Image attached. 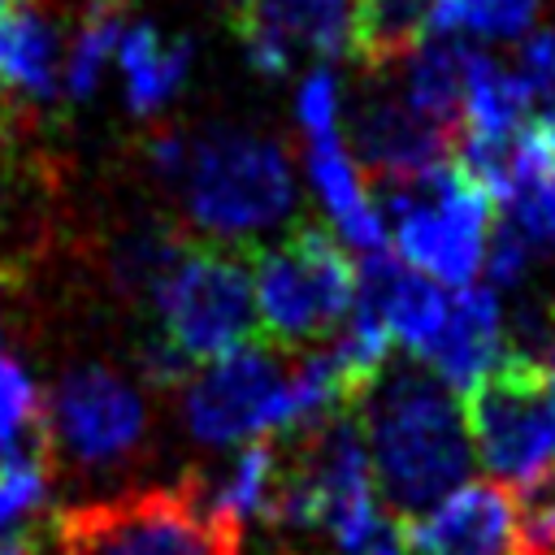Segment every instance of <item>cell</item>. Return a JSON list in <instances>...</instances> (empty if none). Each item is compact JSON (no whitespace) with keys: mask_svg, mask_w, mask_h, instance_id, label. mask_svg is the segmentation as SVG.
Instances as JSON below:
<instances>
[{"mask_svg":"<svg viewBox=\"0 0 555 555\" xmlns=\"http://www.w3.org/2000/svg\"><path fill=\"white\" fill-rule=\"evenodd\" d=\"M503 360V312L490 286H460L447 295V321L425 351V364L451 386L473 390Z\"/></svg>","mask_w":555,"mask_h":555,"instance_id":"9a60e30c","label":"cell"},{"mask_svg":"<svg viewBox=\"0 0 555 555\" xmlns=\"http://www.w3.org/2000/svg\"><path fill=\"white\" fill-rule=\"evenodd\" d=\"M295 373L299 360H291L273 343H243L186 382V425L208 447L230 442H256L269 429H295Z\"/></svg>","mask_w":555,"mask_h":555,"instance_id":"ba28073f","label":"cell"},{"mask_svg":"<svg viewBox=\"0 0 555 555\" xmlns=\"http://www.w3.org/2000/svg\"><path fill=\"white\" fill-rule=\"evenodd\" d=\"M295 113H299L304 134H325V130H338V113H343V87H338V74H334L330 65H317V69H312V74L299 82Z\"/></svg>","mask_w":555,"mask_h":555,"instance_id":"d4e9b609","label":"cell"},{"mask_svg":"<svg viewBox=\"0 0 555 555\" xmlns=\"http://www.w3.org/2000/svg\"><path fill=\"white\" fill-rule=\"evenodd\" d=\"M373 208L395 230V256L438 286H468L486 264V243L494 230V199L455 165H438L412 178L373 182Z\"/></svg>","mask_w":555,"mask_h":555,"instance_id":"5b68a950","label":"cell"},{"mask_svg":"<svg viewBox=\"0 0 555 555\" xmlns=\"http://www.w3.org/2000/svg\"><path fill=\"white\" fill-rule=\"evenodd\" d=\"M152 304L160 312L165 343L178 347L191 364L243 347L260 325L251 269L234 251L212 243H186L178 264L156 286Z\"/></svg>","mask_w":555,"mask_h":555,"instance_id":"9c48e42d","label":"cell"},{"mask_svg":"<svg viewBox=\"0 0 555 555\" xmlns=\"http://www.w3.org/2000/svg\"><path fill=\"white\" fill-rule=\"evenodd\" d=\"M48 421H52V442H61L65 455L87 468H104L134 455L147 434V412L139 390L100 364H82L61 377Z\"/></svg>","mask_w":555,"mask_h":555,"instance_id":"30bf717a","label":"cell"},{"mask_svg":"<svg viewBox=\"0 0 555 555\" xmlns=\"http://www.w3.org/2000/svg\"><path fill=\"white\" fill-rule=\"evenodd\" d=\"M30 4H43V0H0V17H9L17 9H30Z\"/></svg>","mask_w":555,"mask_h":555,"instance_id":"f1b7e54d","label":"cell"},{"mask_svg":"<svg viewBox=\"0 0 555 555\" xmlns=\"http://www.w3.org/2000/svg\"><path fill=\"white\" fill-rule=\"evenodd\" d=\"M256 317L273 347L334 338L356 308V264L325 225H299L251 260Z\"/></svg>","mask_w":555,"mask_h":555,"instance_id":"52a82bcc","label":"cell"},{"mask_svg":"<svg viewBox=\"0 0 555 555\" xmlns=\"http://www.w3.org/2000/svg\"><path fill=\"white\" fill-rule=\"evenodd\" d=\"M412 555H529L520 494L503 481H464L434 512L403 525Z\"/></svg>","mask_w":555,"mask_h":555,"instance_id":"7c38bea8","label":"cell"},{"mask_svg":"<svg viewBox=\"0 0 555 555\" xmlns=\"http://www.w3.org/2000/svg\"><path fill=\"white\" fill-rule=\"evenodd\" d=\"M230 26L256 74L282 78L295 56H351L356 0H234Z\"/></svg>","mask_w":555,"mask_h":555,"instance_id":"8fae6325","label":"cell"},{"mask_svg":"<svg viewBox=\"0 0 555 555\" xmlns=\"http://www.w3.org/2000/svg\"><path fill=\"white\" fill-rule=\"evenodd\" d=\"M65 48L61 30L43 4L0 17V87L26 104H48L61 95Z\"/></svg>","mask_w":555,"mask_h":555,"instance_id":"e0dca14e","label":"cell"},{"mask_svg":"<svg viewBox=\"0 0 555 555\" xmlns=\"http://www.w3.org/2000/svg\"><path fill=\"white\" fill-rule=\"evenodd\" d=\"M130 13H134V0H87V9L78 17V30H74V39L65 48V78H61V87H65L69 100H87L100 87L108 61L121 48V35L134 22Z\"/></svg>","mask_w":555,"mask_h":555,"instance_id":"7402d4cb","label":"cell"},{"mask_svg":"<svg viewBox=\"0 0 555 555\" xmlns=\"http://www.w3.org/2000/svg\"><path fill=\"white\" fill-rule=\"evenodd\" d=\"M308 173L312 186L325 204V212L334 217V225L369 256V251H386V221L373 208V195L360 178V165L351 160L347 143L338 130L325 134H308Z\"/></svg>","mask_w":555,"mask_h":555,"instance_id":"2e32d148","label":"cell"},{"mask_svg":"<svg viewBox=\"0 0 555 555\" xmlns=\"http://www.w3.org/2000/svg\"><path fill=\"white\" fill-rule=\"evenodd\" d=\"M403 546H408V542H403V525H395V520L386 516L382 529L373 533V542H369L360 555H403Z\"/></svg>","mask_w":555,"mask_h":555,"instance_id":"484cf974","label":"cell"},{"mask_svg":"<svg viewBox=\"0 0 555 555\" xmlns=\"http://www.w3.org/2000/svg\"><path fill=\"white\" fill-rule=\"evenodd\" d=\"M52 421L48 399L26 377V369L0 351V455H30L52 460Z\"/></svg>","mask_w":555,"mask_h":555,"instance_id":"603a6c76","label":"cell"},{"mask_svg":"<svg viewBox=\"0 0 555 555\" xmlns=\"http://www.w3.org/2000/svg\"><path fill=\"white\" fill-rule=\"evenodd\" d=\"M473 455L490 481L525 494L555 473V412L546 390V364L529 351H503V360L460 395Z\"/></svg>","mask_w":555,"mask_h":555,"instance_id":"8992f818","label":"cell"},{"mask_svg":"<svg viewBox=\"0 0 555 555\" xmlns=\"http://www.w3.org/2000/svg\"><path fill=\"white\" fill-rule=\"evenodd\" d=\"M173 182L182 186L191 225L230 243L278 225L295 204L286 147L238 126H208L186 134V156Z\"/></svg>","mask_w":555,"mask_h":555,"instance_id":"277c9868","label":"cell"},{"mask_svg":"<svg viewBox=\"0 0 555 555\" xmlns=\"http://www.w3.org/2000/svg\"><path fill=\"white\" fill-rule=\"evenodd\" d=\"M473 43L460 39H425L403 74V100L416 117L438 126L451 143L464 139V78H468Z\"/></svg>","mask_w":555,"mask_h":555,"instance_id":"d6986e66","label":"cell"},{"mask_svg":"<svg viewBox=\"0 0 555 555\" xmlns=\"http://www.w3.org/2000/svg\"><path fill=\"white\" fill-rule=\"evenodd\" d=\"M191 61H195V43L186 35L165 39L152 22H130V30L121 35V48H117L130 113H139V117L160 113L186 82Z\"/></svg>","mask_w":555,"mask_h":555,"instance_id":"ac0fdd59","label":"cell"},{"mask_svg":"<svg viewBox=\"0 0 555 555\" xmlns=\"http://www.w3.org/2000/svg\"><path fill=\"white\" fill-rule=\"evenodd\" d=\"M429 35V0H356L351 61L364 78H386L408 65Z\"/></svg>","mask_w":555,"mask_h":555,"instance_id":"ffe728a7","label":"cell"},{"mask_svg":"<svg viewBox=\"0 0 555 555\" xmlns=\"http://www.w3.org/2000/svg\"><path fill=\"white\" fill-rule=\"evenodd\" d=\"M0 555H39L35 538L17 525V529H0Z\"/></svg>","mask_w":555,"mask_h":555,"instance_id":"4316f807","label":"cell"},{"mask_svg":"<svg viewBox=\"0 0 555 555\" xmlns=\"http://www.w3.org/2000/svg\"><path fill=\"white\" fill-rule=\"evenodd\" d=\"M264 520L317 529L343 555H360L373 542L386 516L356 408L291 429V455H278V481Z\"/></svg>","mask_w":555,"mask_h":555,"instance_id":"7a4b0ae2","label":"cell"},{"mask_svg":"<svg viewBox=\"0 0 555 555\" xmlns=\"http://www.w3.org/2000/svg\"><path fill=\"white\" fill-rule=\"evenodd\" d=\"M52 538L61 555H243V520L199 477L65 507Z\"/></svg>","mask_w":555,"mask_h":555,"instance_id":"3957f363","label":"cell"},{"mask_svg":"<svg viewBox=\"0 0 555 555\" xmlns=\"http://www.w3.org/2000/svg\"><path fill=\"white\" fill-rule=\"evenodd\" d=\"M48 473L52 468H43V464H26V460H4L0 455V529H17V520L43 503Z\"/></svg>","mask_w":555,"mask_h":555,"instance_id":"cb8c5ba5","label":"cell"},{"mask_svg":"<svg viewBox=\"0 0 555 555\" xmlns=\"http://www.w3.org/2000/svg\"><path fill=\"white\" fill-rule=\"evenodd\" d=\"M356 308L382 321L390 343L425 356L447 321V291L395 251H369L356 269Z\"/></svg>","mask_w":555,"mask_h":555,"instance_id":"5bb4252c","label":"cell"},{"mask_svg":"<svg viewBox=\"0 0 555 555\" xmlns=\"http://www.w3.org/2000/svg\"><path fill=\"white\" fill-rule=\"evenodd\" d=\"M377 503L395 525H412L464 486L473 438L451 386L412 360L386 364L360 399Z\"/></svg>","mask_w":555,"mask_h":555,"instance_id":"6da1fadb","label":"cell"},{"mask_svg":"<svg viewBox=\"0 0 555 555\" xmlns=\"http://www.w3.org/2000/svg\"><path fill=\"white\" fill-rule=\"evenodd\" d=\"M347 134H351V147L360 156V169L373 182L412 178V173L438 169L455 156V143L438 126L416 117L408 108L403 91L395 95L390 87H382V78H369V87L356 95Z\"/></svg>","mask_w":555,"mask_h":555,"instance_id":"4fadbf2b","label":"cell"},{"mask_svg":"<svg viewBox=\"0 0 555 555\" xmlns=\"http://www.w3.org/2000/svg\"><path fill=\"white\" fill-rule=\"evenodd\" d=\"M533 91L520 69L499 65L481 48L468 52L464 78V139H512L533 117ZM460 147V143H455Z\"/></svg>","mask_w":555,"mask_h":555,"instance_id":"44dd1931","label":"cell"},{"mask_svg":"<svg viewBox=\"0 0 555 555\" xmlns=\"http://www.w3.org/2000/svg\"><path fill=\"white\" fill-rule=\"evenodd\" d=\"M542 364H546V390H551V412H555V338H551V347L542 351Z\"/></svg>","mask_w":555,"mask_h":555,"instance_id":"83f0119b","label":"cell"}]
</instances>
